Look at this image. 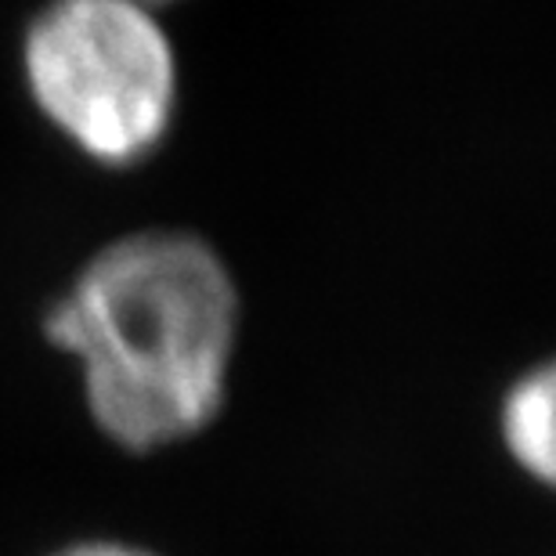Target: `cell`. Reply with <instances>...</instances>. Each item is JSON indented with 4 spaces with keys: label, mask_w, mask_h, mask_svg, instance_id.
Instances as JSON below:
<instances>
[{
    "label": "cell",
    "mask_w": 556,
    "mask_h": 556,
    "mask_svg": "<svg viewBox=\"0 0 556 556\" xmlns=\"http://www.w3.org/2000/svg\"><path fill=\"white\" fill-rule=\"evenodd\" d=\"M239 321L236 275L203 236L144 228L91 253L40 329L80 362L94 427L116 448L160 452L220 416Z\"/></svg>",
    "instance_id": "obj_1"
},
{
    "label": "cell",
    "mask_w": 556,
    "mask_h": 556,
    "mask_svg": "<svg viewBox=\"0 0 556 556\" xmlns=\"http://www.w3.org/2000/svg\"><path fill=\"white\" fill-rule=\"evenodd\" d=\"M18 62L37 113L91 163L130 170L170 138L177 51L141 0H43Z\"/></svg>",
    "instance_id": "obj_2"
},
{
    "label": "cell",
    "mask_w": 556,
    "mask_h": 556,
    "mask_svg": "<svg viewBox=\"0 0 556 556\" xmlns=\"http://www.w3.org/2000/svg\"><path fill=\"white\" fill-rule=\"evenodd\" d=\"M556 372L549 362L535 365L506 387L498 405V438L506 455L539 484H553L556 473Z\"/></svg>",
    "instance_id": "obj_3"
},
{
    "label": "cell",
    "mask_w": 556,
    "mask_h": 556,
    "mask_svg": "<svg viewBox=\"0 0 556 556\" xmlns=\"http://www.w3.org/2000/svg\"><path fill=\"white\" fill-rule=\"evenodd\" d=\"M48 556H160V553L119 539H84V542H70V546H59Z\"/></svg>",
    "instance_id": "obj_4"
},
{
    "label": "cell",
    "mask_w": 556,
    "mask_h": 556,
    "mask_svg": "<svg viewBox=\"0 0 556 556\" xmlns=\"http://www.w3.org/2000/svg\"><path fill=\"white\" fill-rule=\"evenodd\" d=\"M141 4H149V8H160V4H170V0H141Z\"/></svg>",
    "instance_id": "obj_5"
}]
</instances>
